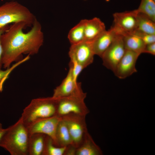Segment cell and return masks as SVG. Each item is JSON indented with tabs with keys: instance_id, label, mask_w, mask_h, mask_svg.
<instances>
[{
	"instance_id": "8fae6325",
	"label": "cell",
	"mask_w": 155,
	"mask_h": 155,
	"mask_svg": "<svg viewBox=\"0 0 155 155\" xmlns=\"http://www.w3.org/2000/svg\"><path fill=\"white\" fill-rule=\"evenodd\" d=\"M140 54L126 50L123 57L118 63L114 73L120 79L130 76L137 71L135 67L136 61Z\"/></svg>"
},
{
	"instance_id": "603a6c76",
	"label": "cell",
	"mask_w": 155,
	"mask_h": 155,
	"mask_svg": "<svg viewBox=\"0 0 155 155\" xmlns=\"http://www.w3.org/2000/svg\"><path fill=\"white\" fill-rule=\"evenodd\" d=\"M30 58V55H27L24 58L16 62L15 64L9 68L6 69L5 70H0V93L2 92L4 84L8 78L11 72L18 66L28 60Z\"/></svg>"
},
{
	"instance_id": "7c38bea8",
	"label": "cell",
	"mask_w": 155,
	"mask_h": 155,
	"mask_svg": "<svg viewBox=\"0 0 155 155\" xmlns=\"http://www.w3.org/2000/svg\"><path fill=\"white\" fill-rule=\"evenodd\" d=\"M81 84L77 81L71 70H69L66 77L61 84L54 90L53 97L59 98L68 97L82 91Z\"/></svg>"
},
{
	"instance_id": "484cf974",
	"label": "cell",
	"mask_w": 155,
	"mask_h": 155,
	"mask_svg": "<svg viewBox=\"0 0 155 155\" xmlns=\"http://www.w3.org/2000/svg\"><path fill=\"white\" fill-rule=\"evenodd\" d=\"M144 53L155 55V42L146 45Z\"/></svg>"
},
{
	"instance_id": "f1b7e54d",
	"label": "cell",
	"mask_w": 155,
	"mask_h": 155,
	"mask_svg": "<svg viewBox=\"0 0 155 155\" xmlns=\"http://www.w3.org/2000/svg\"></svg>"
},
{
	"instance_id": "9c48e42d",
	"label": "cell",
	"mask_w": 155,
	"mask_h": 155,
	"mask_svg": "<svg viewBox=\"0 0 155 155\" xmlns=\"http://www.w3.org/2000/svg\"><path fill=\"white\" fill-rule=\"evenodd\" d=\"M69 55L70 61L79 65L84 69L92 63L95 54L92 42L84 41L71 45Z\"/></svg>"
},
{
	"instance_id": "f546056e",
	"label": "cell",
	"mask_w": 155,
	"mask_h": 155,
	"mask_svg": "<svg viewBox=\"0 0 155 155\" xmlns=\"http://www.w3.org/2000/svg\"><path fill=\"white\" fill-rule=\"evenodd\" d=\"M155 1V0H154Z\"/></svg>"
},
{
	"instance_id": "2e32d148",
	"label": "cell",
	"mask_w": 155,
	"mask_h": 155,
	"mask_svg": "<svg viewBox=\"0 0 155 155\" xmlns=\"http://www.w3.org/2000/svg\"><path fill=\"white\" fill-rule=\"evenodd\" d=\"M125 49L141 54L144 53L146 44L138 36L133 33L123 36Z\"/></svg>"
},
{
	"instance_id": "9a60e30c",
	"label": "cell",
	"mask_w": 155,
	"mask_h": 155,
	"mask_svg": "<svg viewBox=\"0 0 155 155\" xmlns=\"http://www.w3.org/2000/svg\"><path fill=\"white\" fill-rule=\"evenodd\" d=\"M102 152L88 132L80 146L76 148L75 155H101Z\"/></svg>"
},
{
	"instance_id": "e0dca14e",
	"label": "cell",
	"mask_w": 155,
	"mask_h": 155,
	"mask_svg": "<svg viewBox=\"0 0 155 155\" xmlns=\"http://www.w3.org/2000/svg\"><path fill=\"white\" fill-rule=\"evenodd\" d=\"M46 135L36 133L29 135V155H42Z\"/></svg>"
},
{
	"instance_id": "6da1fadb",
	"label": "cell",
	"mask_w": 155,
	"mask_h": 155,
	"mask_svg": "<svg viewBox=\"0 0 155 155\" xmlns=\"http://www.w3.org/2000/svg\"><path fill=\"white\" fill-rule=\"evenodd\" d=\"M31 29L25 33L23 30L26 23L20 22L13 23L1 35L0 40L2 48V62L6 69L14 61L23 58V54L33 55L37 54L44 41L42 27L36 18Z\"/></svg>"
},
{
	"instance_id": "83f0119b",
	"label": "cell",
	"mask_w": 155,
	"mask_h": 155,
	"mask_svg": "<svg viewBox=\"0 0 155 155\" xmlns=\"http://www.w3.org/2000/svg\"><path fill=\"white\" fill-rule=\"evenodd\" d=\"M5 130L6 129L3 128L2 124L0 123V140L3 135Z\"/></svg>"
},
{
	"instance_id": "d6986e66",
	"label": "cell",
	"mask_w": 155,
	"mask_h": 155,
	"mask_svg": "<svg viewBox=\"0 0 155 155\" xmlns=\"http://www.w3.org/2000/svg\"><path fill=\"white\" fill-rule=\"evenodd\" d=\"M86 19L82 20L69 31L68 38L72 44L85 41V28Z\"/></svg>"
},
{
	"instance_id": "3957f363",
	"label": "cell",
	"mask_w": 155,
	"mask_h": 155,
	"mask_svg": "<svg viewBox=\"0 0 155 155\" xmlns=\"http://www.w3.org/2000/svg\"><path fill=\"white\" fill-rule=\"evenodd\" d=\"M57 99L52 96L34 98L23 109L22 120L27 127L40 119L56 115Z\"/></svg>"
},
{
	"instance_id": "d4e9b609",
	"label": "cell",
	"mask_w": 155,
	"mask_h": 155,
	"mask_svg": "<svg viewBox=\"0 0 155 155\" xmlns=\"http://www.w3.org/2000/svg\"><path fill=\"white\" fill-rule=\"evenodd\" d=\"M9 27V26L8 25H7L3 27H0V70L1 69L3 65V51L0 40V37L1 34L8 29Z\"/></svg>"
},
{
	"instance_id": "30bf717a",
	"label": "cell",
	"mask_w": 155,
	"mask_h": 155,
	"mask_svg": "<svg viewBox=\"0 0 155 155\" xmlns=\"http://www.w3.org/2000/svg\"><path fill=\"white\" fill-rule=\"evenodd\" d=\"M61 119V117L56 115L36 121L27 127L29 135L36 133L44 134L50 137L54 144L58 147L56 133L58 125Z\"/></svg>"
},
{
	"instance_id": "ffe728a7",
	"label": "cell",
	"mask_w": 155,
	"mask_h": 155,
	"mask_svg": "<svg viewBox=\"0 0 155 155\" xmlns=\"http://www.w3.org/2000/svg\"><path fill=\"white\" fill-rule=\"evenodd\" d=\"M137 30L150 34H155V23L147 16L138 12Z\"/></svg>"
},
{
	"instance_id": "cb8c5ba5",
	"label": "cell",
	"mask_w": 155,
	"mask_h": 155,
	"mask_svg": "<svg viewBox=\"0 0 155 155\" xmlns=\"http://www.w3.org/2000/svg\"><path fill=\"white\" fill-rule=\"evenodd\" d=\"M132 33L139 36L146 44L155 42V34L146 33L137 30Z\"/></svg>"
},
{
	"instance_id": "5b68a950",
	"label": "cell",
	"mask_w": 155,
	"mask_h": 155,
	"mask_svg": "<svg viewBox=\"0 0 155 155\" xmlns=\"http://www.w3.org/2000/svg\"><path fill=\"white\" fill-rule=\"evenodd\" d=\"M86 93L83 91L66 97L57 98L56 115L62 117L71 114L86 117L89 110L84 102Z\"/></svg>"
},
{
	"instance_id": "ac0fdd59",
	"label": "cell",
	"mask_w": 155,
	"mask_h": 155,
	"mask_svg": "<svg viewBox=\"0 0 155 155\" xmlns=\"http://www.w3.org/2000/svg\"><path fill=\"white\" fill-rule=\"evenodd\" d=\"M58 147H66L72 145V140L66 123L61 118L58 125L56 133Z\"/></svg>"
},
{
	"instance_id": "8992f818",
	"label": "cell",
	"mask_w": 155,
	"mask_h": 155,
	"mask_svg": "<svg viewBox=\"0 0 155 155\" xmlns=\"http://www.w3.org/2000/svg\"><path fill=\"white\" fill-rule=\"evenodd\" d=\"M85 117L71 114L61 117L67 126L71 139V145L76 148L81 144L88 132Z\"/></svg>"
},
{
	"instance_id": "44dd1931",
	"label": "cell",
	"mask_w": 155,
	"mask_h": 155,
	"mask_svg": "<svg viewBox=\"0 0 155 155\" xmlns=\"http://www.w3.org/2000/svg\"><path fill=\"white\" fill-rule=\"evenodd\" d=\"M66 147H57L53 144V140L49 136L46 135L42 155H64Z\"/></svg>"
},
{
	"instance_id": "277c9868",
	"label": "cell",
	"mask_w": 155,
	"mask_h": 155,
	"mask_svg": "<svg viewBox=\"0 0 155 155\" xmlns=\"http://www.w3.org/2000/svg\"><path fill=\"white\" fill-rule=\"evenodd\" d=\"M36 18L27 8L17 2H7L0 6V27L20 22L30 26Z\"/></svg>"
},
{
	"instance_id": "5bb4252c",
	"label": "cell",
	"mask_w": 155,
	"mask_h": 155,
	"mask_svg": "<svg viewBox=\"0 0 155 155\" xmlns=\"http://www.w3.org/2000/svg\"><path fill=\"white\" fill-rule=\"evenodd\" d=\"M106 30L105 26L99 18L95 17L86 19L85 28V41L92 42Z\"/></svg>"
},
{
	"instance_id": "52a82bcc",
	"label": "cell",
	"mask_w": 155,
	"mask_h": 155,
	"mask_svg": "<svg viewBox=\"0 0 155 155\" xmlns=\"http://www.w3.org/2000/svg\"><path fill=\"white\" fill-rule=\"evenodd\" d=\"M138 14L136 9L114 13L112 27L117 34L122 36L132 33L137 30Z\"/></svg>"
},
{
	"instance_id": "7402d4cb",
	"label": "cell",
	"mask_w": 155,
	"mask_h": 155,
	"mask_svg": "<svg viewBox=\"0 0 155 155\" xmlns=\"http://www.w3.org/2000/svg\"><path fill=\"white\" fill-rule=\"evenodd\" d=\"M155 1L141 0L136 10L138 12L144 14L155 22Z\"/></svg>"
},
{
	"instance_id": "7a4b0ae2",
	"label": "cell",
	"mask_w": 155,
	"mask_h": 155,
	"mask_svg": "<svg viewBox=\"0 0 155 155\" xmlns=\"http://www.w3.org/2000/svg\"><path fill=\"white\" fill-rule=\"evenodd\" d=\"M29 134L20 117L14 124L6 128L0 140V147L11 155H29Z\"/></svg>"
},
{
	"instance_id": "4fadbf2b",
	"label": "cell",
	"mask_w": 155,
	"mask_h": 155,
	"mask_svg": "<svg viewBox=\"0 0 155 155\" xmlns=\"http://www.w3.org/2000/svg\"><path fill=\"white\" fill-rule=\"evenodd\" d=\"M117 34L111 27L110 29L105 30L91 42L95 55L101 57L114 41Z\"/></svg>"
},
{
	"instance_id": "ba28073f",
	"label": "cell",
	"mask_w": 155,
	"mask_h": 155,
	"mask_svg": "<svg viewBox=\"0 0 155 155\" xmlns=\"http://www.w3.org/2000/svg\"><path fill=\"white\" fill-rule=\"evenodd\" d=\"M125 50L123 36L117 34L114 41L101 57L103 65L114 73Z\"/></svg>"
},
{
	"instance_id": "4316f807",
	"label": "cell",
	"mask_w": 155,
	"mask_h": 155,
	"mask_svg": "<svg viewBox=\"0 0 155 155\" xmlns=\"http://www.w3.org/2000/svg\"><path fill=\"white\" fill-rule=\"evenodd\" d=\"M76 148L71 145H69L66 146L64 155H75Z\"/></svg>"
}]
</instances>
